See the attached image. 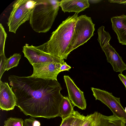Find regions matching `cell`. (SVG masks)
<instances>
[{
    "instance_id": "1",
    "label": "cell",
    "mask_w": 126,
    "mask_h": 126,
    "mask_svg": "<svg viewBox=\"0 0 126 126\" xmlns=\"http://www.w3.org/2000/svg\"><path fill=\"white\" fill-rule=\"evenodd\" d=\"M8 79L16 97V106L25 115L47 119L59 116L63 96L57 80L14 75Z\"/></svg>"
},
{
    "instance_id": "2",
    "label": "cell",
    "mask_w": 126,
    "mask_h": 126,
    "mask_svg": "<svg viewBox=\"0 0 126 126\" xmlns=\"http://www.w3.org/2000/svg\"><path fill=\"white\" fill-rule=\"evenodd\" d=\"M78 17L75 13L63 21L52 33L49 40L39 46L43 51L60 59H66L69 47Z\"/></svg>"
},
{
    "instance_id": "3",
    "label": "cell",
    "mask_w": 126,
    "mask_h": 126,
    "mask_svg": "<svg viewBox=\"0 0 126 126\" xmlns=\"http://www.w3.org/2000/svg\"><path fill=\"white\" fill-rule=\"evenodd\" d=\"M30 17L33 30L38 33H46L51 28L58 14L60 1L37 0Z\"/></svg>"
},
{
    "instance_id": "4",
    "label": "cell",
    "mask_w": 126,
    "mask_h": 126,
    "mask_svg": "<svg viewBox=\"0 0 126 126\" xmlns=\"http://www.w3.org/2000/svg\"><path fill=\"white\" fill-rule=\"evenodd\" d=\"M37 2V0H18L14 2L7 23L10 32L15 33L21 25L29 20Z\"/></svg>"
},
{
    "instance_id": "5",
    "label": "cell",
    "mask_w": 126,
    "mask_h": 126,
    "mask_svg": "<svg viewBox=\"0 0 126 126\" xmlns=\"http://www.w3.org/2000/svg\"><path fill=\"white\" fill-rule=\"evenodd\" d=\"M95 24L91 18L86 15L78 16L68 48L70 52L86 43L94 35Z\"/></svg>"
},
{
    "instance_id": "6",
    "label": "cell",
    "mask_w": 126,
    "mask_h": 126,
    "mask_svg": "<svg viewBox=\"0 0 126 126\" xmlns=\"http://www.w3.org/2000/svg\"><path fill=\"white\" fill-rule=\"evenodd\" d=\"M96 100L100 101L108 106L113 113V115L125 119L126 112L122 106L120 98L114 96L111 93L93 87L91 88Z\"/></svg>"
},
{
    "instance_id": "7",
    "label": "cell",
    "mask_w": 126,
    "mask_h": 126,
    "mask_svg": "<svg viewBox=\"0 0 126 126\" xmlns=\"http://www.w3.org/2000/svg\"><path fill=\"white\" fill-rule=\"evenodd\" d=\"M22 52L24 57L32 65L49 62L63 64L65 62L64 60L58 58L43 51L39 46H29L26 44L23 47Z\"/></svg>"
},
{
    "instance_id": "8",
    "label": "cell",
    "mask_w": 126,
    "mask_h": 126,
    "mask_svg": "<svg viewBox=\"0 0 126 126\" xmlns=\"http://www.w3.org/2000/svg\"><path fill=\"white\" fill-rule=\"evenodd\" d=\"M63 64L49 62L32 65L33 73L30 77L45 80H57L60 68Z\"/></svg>"
},
{
    "instance_id": "9",
    "label": "cell",
    "mask_w": 126,
    "mask_h": 126,
    "mask_svg": "<svg viewBox=\"0 0 126 126\" xmlns=\"http://www.w3.org/2000/svg\"><path fill=\"white\" fill-rule=\"evenodd\" d=\"M64 79L68 93V97L74 105L82 110L86 108V103L84 94L68 76L64 75Z\"/></svg>"
},
{
    "instance_id": "10",
    "label": "cell",
    "mask_w": 126,
    "mask_h": 126,
    "mask_svg": "<svg viewBox=\"0 0 126 126\" xmlns=\"http://www.w3.org/2000/svg\"><path fill=\"white\" fill-rule=\"evenodd\" d=\"M16 105V97L7 82L0 81V108L2 110L14 109Z\"/></svg>"
},
{
    "instance_id": "11",
    "label": "cell",
    "mask_w": 126,
    "mask_h": 126,
    "mask_svg": "<svg viewBox=\"0 0 126 126\" xmlns=\"http://www.w3.org/2000/svg\"><path fill=\"white\" fill-rule=\"evenodd\" d=\"M102 49L105 53L108 62L111 64L114 71L122 73L126 70V64L122 58L110 44Z\"/></svg>"
},
{
    "instance_id": "12",
    "label": "cell",
    "mask_w": 126,
    "mask_h": 126,
    "mask_svg": "<svg viewBox=\"0 0 126 126\" xmlns=\"http://www.w3.org/2000/svg\"><path fill=\"white\" fill-rule=\"evenodd\" d=\"M111 20L112 29L116 34L119 42L126 45V15L113 17Z\"/></svg>"
},
{
    "instance_id": "13",
    "label": "cell",
    "mask_w": 126,
    "mask_h": 126,
    "mask_svg": "<svg viewBox=\"0 0 126 126\" xmlns=\"http://www.w3.org/2000/svg\"><path fill=\"white\" fill-rule=\"evenodd\" d=\"M90 5L88 0H62L60 2V6L64 13L74 12L77 14L89 7Z\"/></svg>"
},
{
    "instance_id": "14",
    "label": "cell",
    "mask_w": 126,
    "mask_h": 126,
    "mask_svg": "<svg viewBox=\"0 0 126 126\" xmlns=\"http://www.w3.org/2000/svg\"><path fill=\"white\" fill-rule=\"evenodd\" d=\"M125 119L113 115L106 116L100 113V118L98 126H125Z\"/></svg>"
},
{
    "instance_id": "15",
    "label": "cell",
    "mask_w": 126,
    "mask_h": 126,
    "mask_svg": "<svg viewBox=\"0 0 126 126\" xmlns=\"http://www.w3.org/2000/svg\"><path fill=\"white\" fill-rule=\"evenodd\" d=\"M71 103L68 97L63 96L59 110V116L62 120L73 114L75 110Z\"/></svg>"
},
{
    "instance_id": "16",
    "label": "cell",
    "mask_w": 126,
    "mask_h": 126,
    "mask_svg": "<svg viewBox=\"0 0 126 126\" xmlns=\"http://www.w3.org/2000/svg\"><path fill=\"white\" fill-rule=\"evenodd\" d=\"M105 27L102 26L97 30V40L99 43L102 49L110 44L109 42L111 38L108 32L105 30Z\"/></svg>"
},
{
    "instance_id": "17",
    "label": "cell",
    "mask_w": 126,
    "mask_h": 126,
    "mask_svg": "<svg viewBox=\"0 0 126 126\" xmlns=\"http://www.w3.org/2000/svg\"><path fill=\"white\" fill-rule=\"evenodd\" d=\"M21 57L20 54L15 53L7 58L5 63V70L8 71L12 68L16 67L19 63Z\"/></svg>"
},
{
    "instance_id": "18",
    "label": "cell",
    "mask_w": 126,
    "mask_h": 126,
    "mask_svg": "<svg viewBox=\"0 0 126 126\" xmlns=\"http://www.w3.org/2000/svg\"><path fill=\"white\" fill-rule=\"evenodd\" d=\"M100 113L95 112L87 115L85 121L82 126H98L100 118Z\"/></svg>"
},
{
    "instance_id": "19",
    "label": "cell",
    "mask_w": 126,
    "mask_h": 126,
    "mask_svg": "<svg viewBox=\"0 0 126 126\" xmlns=\"http://www.w3.org/2000/svg\"><path fill=\"white\" fill-rule=\"evenodd\" d=\"M74 118L70 126H82L87 117L81 114L77 111H74Z\"/></svg>"
},
{
    "instance_id": "20",
    "label": "cell",
    "mask_w": 126,
    "mask_h": 126,
    "mask_svg": "<svg viewBox=\"0 0 126 126\" xmlns=\"http://www.w3.org/2000/svg\"><path fill=\"white\" fill-rule=\"evenodd\" d=\"M23 121L21 118L10 117L4 122V126H23Z\"/></svg>"
},
{
    "instance_id": "21",
    "label": "cell",
    "mask_w": 126,
    "mask_h": 126,
    "mask_svg": "<svg viewBox=\"0 0 126 126\" xmlns=\"http://www.w3.org/2000/svg\"><path fill=\"white\" fill-rule=\"evenodd\" d=\"M7 34L1 23L0 24V55L4 54V47Z\"/></svg>"
},
{
    "instance_id": "22",
    "label": "cell",
    "mask_w": 126,
    "mask_h": 126,
    "mask_svg": "<svg viewBox=\"0 0 126 126\" xmlns=\"http://www.w3.org/2000/svg\"><path fill=\"white\" fill-rule=\"evenodd\" d=\"M23 126H41L40 122L33 117L24 120Z\"/></svg>"
},
{
    "instance_id": "23",
    "label": "cell",
    "mask_w": 126,
    "mask_h": 126,
    "mask_svg": "<svg viewBox=\"0 0 126 126\" xmlns=\"http://www.w3.org/2000/svg\"><path fill=\"white\" fill-rule=\"evenodd\" d=\"M0 80L3 74L5 71V66L6 61L7 59L5 56V54L0 55Z\"/></svg>"
},
{
    "instance_id": "24",
    "label": "cell",
    "mask_w": 126,
    "mask_h": 126,
    "mask_svg": "<svg viewBox=\"0 0 126 126\" xmlns=\"http://www.w3.org/2000/svg\"><path fill=\"white\" fill-rule=\"evenodd\" d=\"M74 117V115L73 114V115L62 120L60 126H70L73 121Z\"/></svg>"
},
{
    "instance_id": "25",
    "label": "cell",
    "mask_w": 126,
    "mask_h": 126,
    "mask_svg": "<svg viewBox=\"0 0 126 126\" xmlns=\"http://www.w3.org/2000/svg\"><path fill=\"white\" fill-rule=\"evenodd\" d=\"M71 67L68 65L65 62L62 64L60 68V72L64 71H69Z\"/></svg>"
},
{
    "instance_id": "26",
    "label": "cell",
    "mask_w": 126,
    "mask_h": 126,
    "mask_svg": "<svg viewBox=\"0 0 126 126\" xmlns=\"http://www.w3.org/2000/svg\"><path fill=\"white\" fill-rule=\"evenodd\" d=\"M118 76L120 80L125 86L126 90V76L124 75L122 73L119 74Z\"/></svg>"
},
{
    "instance_id": "27",
    "label": "cell",
    "mask_w": 126,
    "mask_h": 126,
    "mask_svg": "<svg viewBox=\"0 0 126 126\" xmlns=\"http://www.w3.org/2000/svg\"><path fill=\"white\" fill-rule=\"evenodd\" d=\"M110 3H116L118 4H126V0H109Z\"/></svg>"
},
{
    "instance_id": "28",
    "label": "cell",
    "mask_w": 126,
    "mask_h": 126,
    "mask_svg": "<svg viewBox=\"0 0 126 126\" xmlns=\"http://www.w3.org/2000/svg\"><path fill=\"white\" fill-rule=\"evenodd\" d=\"M125 112H126V107L125 108Z\"/></svg>"
},
{
    "instance_id": "29",
    "label": "cell",
    "mask_w": 126,
    "mask_h": 126,
    "mask_svg": "<svg viewBox=\"0 0 126 126\" xmlns=\"http://www.w3.org/2000/svg\"></svg>"
}]
</instances>
